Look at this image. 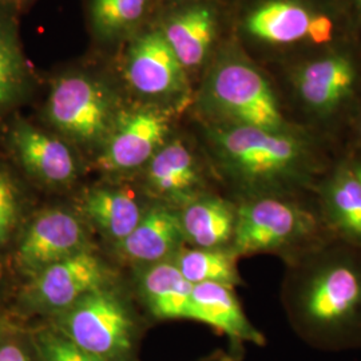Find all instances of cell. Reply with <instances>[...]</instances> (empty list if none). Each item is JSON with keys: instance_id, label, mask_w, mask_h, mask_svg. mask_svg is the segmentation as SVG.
<instances>
[{"instance_id": "obj_2", "label": "cell", "mask_w": 361, "mask_h": 361, "mask_svg": "<svg viewBox=\"0 0 361 361\" xmlns=\"http://www.w3.org/2000/svg\"><path fill=\"white\" fill-rule=\"evenodd\" d=\"M207 153L240 200L314 192L341 152L302 128L264 130L201 123ZM237 202V201H235Z\"/></svg>"}, {"instance_id": "obj_4", "label": "cell", "mask_w": 361, "mask_h": 361, "mask_svg": "<svg viewBox=\"0 0 361 361\" xmlns=\"http://www.w3.org/2000/svg\"><path fill=\"white\" fill-rule=\"evenodd\" d=\"M193 104L201 123L264 130L300 128L277 85L235 40L219 44L202 73Z\"/></svg>"}, {"instance_id": "obj_15", "label": "cell", "mask_w": 361, "mask_h": 361, "mask_svg": "<svg viewBox=\"0 0 361 361\" xmlns=\"http://www.w3.org/2000/svg\"><path fill=\"white\" fill-rule=\"evenodd\" d=\"M146 182L155 195L182 207L212 192L204 161L180 137L169 138L147 162Z\"/></svg>"}, {"instance_id": "obj_21", "label": "cell", "mask_w": 361, "mask_h": 361, "mask_svg": "<svg viewBox=\"0 0 361 361\" xmlns=\"http://www.w3.org/2000/svg\"><path fill=\"white\" fill-rule=\"evenodd\" d=\"M87 219L118 243L135 229L143 213L135 194L126 189H94L83 201Z\"/></svg>"}, {"instance_id": "obj_1", "label": "cell", "mask_w": 361, "mask_h": 361, "mask_svg": "<svg viewBox=\"0 0 361 361\" xmlns=\"http://www.w3.org/2000/svg\"><path fill=\"white\" fill-rule=\"evenodd\" d=\"M281 302L300 340L323 352L361 349V247L329 238L284 264Z\"/></svg>"}, {"instance_id": "obj_3", "label": "cell", "mask_w": 361, "mask_h": 361, "mask_svg": "<svg viewBox=\"0 0 361 361\" xmlns=\"http://www.w3.org/2000/svg\"><path fill=\"white\" fill-rule=\"evenodd\" d=\"M279 91L297 126L341 152L349 119L361 101V47L349 40L281 66Z\"/></svg>"}, {"instance_id": "obj_7", "label": "cell", "mask_w": 361, "mask_h": 361, "mask_svg": "<svg viewBox=\"0 0 361 361\" xmlns=\"http://www.w3.org/2000/svg\"><path fill=\"white\" fill-rule=\"evenodd\" d=\"M122 110L119 94L107 78L78 70L52 80L44 118L67 141L101 150Z\"/></svg>"}, {"instance_id": "obj_28", "label": "cell", "mask_w": 361, "mask_h": 361, "mask_svg": "<svg viewBox=\"0 0 361 361\" xmlns=\"http://www.w3.org/2000/svg\"><path fill=\"white\" fill-rule=\"evenodd\" d=\"M0 361H39L30 355L23 345L16 341H0Z\"/></svg>"}, {"instance_id": "obj_22", "label": "cell", "mask_w": 361, "mask_h": 361, "mask_svg": "<svg viewBox=\"0 0 361 361\" xmlns=\"http://www.w3.org/2000/svg\"><path fill=\"white\" fill-rule=\"evenodd\" d=\"M152 0H89L92 35L104 44L129 42L143 28Z\"/></svg>"}, {"instance_id": "obj_11", "label": "cell", "mask_w": 361, "mask_h": 361, "mask_svg": "<svg viewBox=\"0 0 361 361\" xmlns=\"http://www.w3.org/2000/svg\"><path fill=\"white\" fill-rule=\"evenodd\" d=\"M155 25L189 77L204 73L219 47L222 26L216 0H173Z\"/></svg>"}, {"instance_id": "obj_9", "label": "cell", "mask_w": 361, "mask_h": 361, "mask_svg": "<svg viewBox=\"0 0 361 361\" xmlns=\"http://www.w3.org/2000/svg\"><path fill=\"white\" fill-rule=\"evenodd\" d=\"M56 329L104 361L125 360L134 345V322L129 310L106 288L62 312Z\"/></svg>"}, {"instance_id": "obj_27", "label": "cell", "mask_w": 361, "mask_h": 361, "mask_svg": "<svg viewBox=\"0 0 361 361\" xmlns=\"http://www.w3.org/2000/svg\"><path fill=\"white\" fill-rule=\"evenodd\" d=\"M352 153H361V101L349 119L341 142V154Z\"/></svg>"}, {"instance_id": "obj_30", "label": "cell", "mask_w": 361, "mask_h": 361, "mask_svg": "<svg viewBox=\"0 0 361 361\" xmlns=\"http://www.w3.org/2000/svg\"><path fill=\"white\" fill-rule=\"evenodd\" d=\"M31 1L32 0H0V6L7 7L15 13H19L22 10H25Z\"/></svg>"}, {"instance_id": "obj_12", "label": "cell", "mask_w": 361, "mask_h": 361, "mask_svg": "<svg viewBox=\"0 0 361 361\" xmlns=\"http://www.w3.org/2000/svg\"><path fill=\"white\" fill-rule=\"evenodd\" d=\"M104 284V264L85 249L35 273L22 302L31 310L65 312Z\"/></svg>"}, {"instance_id": "obj_23", "label": "cell", "mask_w": 361, "mask_h": 361, "mask_svg": "<svg viewBox=\"0 0 361 361\" xmlns=\"http://www.w3.org/2000/svg\"><path fill=\"white\" fill-rule=\"evenodd\" d=\"M142 290L152 312L161 319H190V284L174 264L161 262L145 273Z\"/></svg>"}, {"instance_id": "obj_5", "label": "cell", "mask_w": 361, "mask_h": 361, "mask_svg": "<svg viewBox=\"0 0 361 361\" xmlns=\"http://www.w3.org/2000/svg\"><path fill=\"white\" fill-rule=\"evenodd\" d=\"M237 35L280 66L357 40L338 0H249L237 16Z\"/></svg>"}, {"instance_id": "obj_6", "label": "cell", "mask_w": 361, "mask_h": 361, "mask_svg": "<svg viewBox=\"0 0 361 361\" xmlns=\"http://www.w3.org/2000/svg\"><path fill=\"white\" fill-rule=\"evenodd\" d=\"M334 238L314 192L271 193L237 201L232 250L237 257L274 255L288 262Z\"/></svg>"}, {"instance_id": "obj_10", "label": "cell", "mask_w": 361, "mask_h": 361, "mask_svg": "<svg viewBox=\"0 0 361 361\" xmlns=\"http://www.w3.org/2000/svg\"><path fill=\"white\" fill-rule=\"evenodd\" d=\"M177 111L143 104L121 111L110 131L97 164L109 173H126L146 166L168 141Z\"/></svg>"}, {"instance_id": "obj_13", "label": "cell", "mask_w": 361, "mask_h": 361, "mask_svg": "<svg viewBox=\"0 0 361 361\" xmlns=\"http://www.w3.org/2000/svg\"><path fill=\"white\" fill-rule=\"evenodd\" d=\"M13 161L32 178L47 185H65L77 176V159L58 135L40 129L19 114L3 129Z\"/></svg>"}, {"instance_id": "obj_17", "label": "cell", "mask_w": 361, "mask_h": 361, "mask_svg": "<svg viewBox=\"0 0 361 361\" xmlns=\"http://www.w3.org/2000/svg\"><path fill=\"white\" fill-rule=\"evenodd\" d=\"M19 13L0 6V129L16 116V110L32 95L37 74L27 58Z\"/></svg>"}, {"instance_id": "obj_25", "label": "cell", "mask_w": 361, "mask_h": 361, "mask_svg": "<svg viewBox=\"0 0 361 361\" xmlns=\"http://www.w3.org/2000/svg\"><path fill=\"white\" fill-rule=\"evenodd\" d=\"M31 343L39 361H104L80 348L56 328L35 332Z\"/></svg>"}, {"instance_id": "obj_31", "label": "cell", "mask_w": 361, "mask_h": 361, "mask_svg": "<svg viewBox=\"0 0 361 361\" xmlns=\"http://www.w3.org/2000/svg\"><path fill=\"white\" fill-rule=\"evenodd\" d=\"M348 159L349 165L353 170V173L357 176L361 180V153H352V154H344Z\"/></svg>"}, {"instance_id": "obj_24", "label": "cell", "mask_w": 361, "mask_h": 361, "mask_svg": "<svg viewBox=\"0 0 361 361\" xmlns=\"http://www.w3.org/2000/svg\"><path fill=\"white\" fill-rule=\"evenodd\" d=\"M237 258L232 249L194 247L182 250L173 264L190 284L214 283L234 288L243 284Z\"/></svg>"}, {"instance_id": "obj_20", "label": "cell", "mask_w": 361, "mask_h": 361, "mask_svg": "<svg viewBox=\"0 0 361 361\" xmlns=\"http://www.w3.org/2000/svg\"><path fill=\"white\" fill-rule=\"evenodd\" d=\"M183 240L180 214L168 207H155L143 213L135 229L118 246L129 259L157 262L176 253Z\"/></svg>"}, {"instance_id": "obj_32", "label": "cell", "mask_w": 361, "mask_h": 361, "mask_svg": "<svg viewBox=\"0 0 361 361\" xmlns=\"http://www.w3.org/2000/svg\"><path fill=\"white\" fill-rule=\"evenodd\" d=\"M1 338H3V336H1V332H0V341H1Z\"/></svg>"}, {"instance_id": "obj_29", "label": "cell", "mask_w": 361, "mask_h": 361, "mask_svg": "<svg viewBox=\"0 0 361 361\" xmlns=\"http://www.w3.org/2000/svg\"><path fill=\"white\" fill-rule=\"evenodd\" d=\"M356 34L361 31V0H338Z\"/></svg>"}, {"instance_id": "obj_8", "label": "cell", "mask_w": 361, "mask_h": 361, "mask_svg": "<svg viewBox=\"0 0 361 361\" xmlns=\"http://www.w3.org/2000/svg\"><path fill=\"white\" fill-rule=\"evenodd\" d=\"M123 75L145 104L178 111L193 102L190 77L157 26L142 28L128 42Z\"/></svg>"}, {"instance_id": "obj_14", "label": "cell", "mask_w": 361, "mask_h": 361, "mask_svg": "<svg viewBox=\"0 0 361 361\" xmlns=\"http://www.w3.org/2000/svg\"><path fill=\"white\" fill-rule=\"evenodd\" d=\"M86 234L73 214L50 209L32 219L16 249V264L25 273H35L85 250Z\"/></svg>"}, {"instance_id": "obj_16", "label": "cell", "mask_w": 361, "mask_h": 361, "mask_svg": "<svg viewBox=\"0 0 361 361\" xmlns=\"http://www.w3.org/2000/svg\"><path fill=\"white\" fill-rule=\"evenodd\" d=\"M326 229L334 238L361 247V180L340 155L314 188Z\"/></svg>"}, {"instance_id": "obj_26", "label": "cell", "mask_w": 361, "mask_h": 361, "mask_svg": "<svg viewBox=\"0 0 361 361\" xmlns=\"http://www.w3.org/2000/svg\"><path fill=\"white\" fill-rule=\"evenodd\" d=\"M22 219L20 189L11 171L0 165V246L11 238Z\"/></svg>"}, {"instance_id": "obj_18", "label": "cell", "mask_w": 361, "mask_h": 361, "mask_svg": "<svg viewBox=\"0 0 361 361\" xmlns=\"http://www.w3.org/2000/svg\"><path fill=\"white\" fill-rule=\"evenodd\" d=\"M189 320L207 324L228 336L234 344H267L264 334L246 317L232 286L214 283L193 285Z\"/></svg>"}, {"instance_id": "obj_19", "label": "cell", "mask_w": 361, "mask_h": 361, "mask_svg": "<svg viewBox=\"0 0 361 361\" xmlns=\"http://www.w3.org/2000/svg\"><path fill=\"white\" fill-rule=\"evenodd\" d=\"M180 228L194 247L232 249L237 202L209 192L182 207Z\"/></svg>"}]
</instances>
